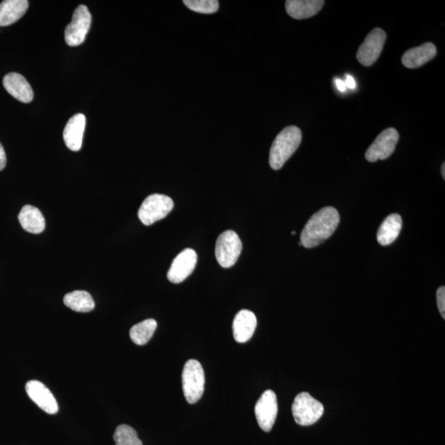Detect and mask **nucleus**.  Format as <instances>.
<instances>
[{
    "mask_svg": "<svg viewBox=\"0 0 445 445\" xmlns=\"http://www.w3.org/2000/svg\"><path fill=\"white\" fill-rule=\"evenodd\" d=\"M340 222L337 209L325 207L314 213L301 233L300 243L306 248L320 245L333 234Z\"/></svg>",
    "mask_w": 445,
    "mask_h": 445,
    "instance_id": "obj_1",
    "label": "nucleus"
},
{
    "mask_svg": "<svg viewBox=\"0 0 445 445\" xmlns=\"http://www.w3.org/2000/svg\"><path fill=\"white\" fill-rule=\"evenodd\" d=\"M302 141V132L297 126L290 125L277 135L270 150L269 163L274 170L281 169Z\"/></svg>",
    "mask_w": 445,
    "mask_h": 445,
    "instance_id": "obj_2",
    "label": "nucleus"
},
{
    "mask_svg": "<svg viewBox=\"0 0 445 445\" xmlns=\"http://www.w3.org/2000/svg\"><path fill=\"white\" fill-rule=\"evenodd\" d=\"M202 365L195 360L186 362L182 371V390L187 403L194 404L202 399L204 390Z\"/></svg>",
    "mask_w": 445,
    "mask_h": 445,
    "instance_id": "obj_3",
    "label": "nucleus"
},
{
    "mask_svg": "<svg viewBox=\"0 0 445 445\" xmlns=\"http://www.w3.org/2000/svg\"><path fill=\"white\" fill-rule=\"evenodd\" d=\"M324 405L308 392L297 395L292 405L295 422L303 426L313 425L324 415Z\"/></svg>",
    "mask_w": 445,
    "mask_h": 445,
    "instance_id": "obj_4",
    "label": "nucleus"
},
{
    "mask_svg": "<svg viewBox=\"0 0 445 445\" xmlns=\"http://www.w3.org/2000/svg\"><path fill=\"white\" fill-rule=\"evenodd\" d=\"M174 207L169 196L161 194L148 195L139 209V219L146 226L155 224L167 216Z\"/></svg>",
    "mask_w": 445,
    "mask_h": 445,
    "instance_id": "obj_5",
    "label": "nucleus"
},
{
    "mask_svg": "<svg viewBox=\"0 0 445 445\" xmlns=\"http://www.w3.org/2000/svg\"><path fill=\"white\" fill-rule=\"evenodd\" d=\"M243 250V243L238 235L232 230H227L218 238L216 244V257L224 268H232L237 263Z\"/></svg>",
    "mask_w": 445,
    "mask_h": 445,
    "instance_id": "obj_6",
    "label": "nucleus"
},
{
    "mask_svg": "<svg viewBox=\"0 0 445 445\" xmlns=\"http://www.w3.org/2000/svg\"><path fill=\"white\" fill-rule=\"evenodd\" d=\"M91 16L88 7L78 6L74 10L73 19L64 30V39L69 46H77L84 43L91 27Z\"/></svg>",
    "mask_w": 445,
    "mask_h": 445,
    "instance_id": "obj_7",
    "label": "nucleus"
},
{
    "mask_svg": "<svg viewBox=\"0 0 445 445\" xmlns=\"http://www.w3.org/2000/svg\"><path fill=\"white\" fill-rule=\"evenodd\" d=\"M399 141V134L394 128H387L375 139L367 151L365 158L370 163L377 162L378 160H385L394 152L396 143Z\"/></svg>",
    "mask_w": 445,
    "mask_h": 445,
    "instance_id": "obj_8",
    "label": "nucleus"
},
{
    "mask_svg": "<svg viewBox=\"0 0 445 445\" xmlns=\"http://www.w3.org/2000/svg\"><path fill=\"white\" fill-rule=\"evenodd\" d=\"M387 35L381 28H374L368 34L357 51L356 58L364 67H371L381 56Z\"/></svg>",
    "mask_w": 445,
    "mask_h": 445,
    "instance_id": "obj_9",
    "label": "nucleus"
},
{
    "mask_svg": "<svg viewBox=\"0 0 445 445\" xmlns=\"http://www.w3.org/2000/svg\"><path fill=\"white\" fill-rule=\"evenodd\" d=\"M278 403L276 394L272 390L265 391L255 405V414L260 428L265 432L272 430L276 422Z\"/></svg>",
    "mask_w": 445,
    "mask_h": 445,
    "instance_id": "obj_10",
    "label": "nucleus"
},
{
    "mask_svg": "<svg viewBox=\"0 0 445 445\" xmlns=\"http://www.w3.org/2000/svg\"><path fill=\"white\" fill-rule=\"evenodd\" d=\"M198 263V254L193 250L186 248L176 256L168 272L169 281L179 283L184 281L193 272Z\"/></svg>",
    "mask_w": 445,
    "mask_h": 445,
    "instance_id": "obj_11",
    "label": "nucleus"
},
{
    "mask_svg": "<svg viewBox=\"0 0 445 445\" xmlns=\"http://www.w3.org/2000/svg\"><path fill=\"white\" fill-rule=\"evenodd\" d=\"M26 392L30 399L43 411L51 415L58 413V401L44 383L37 381H30L26 385Z\"/></svg>",
    "mask_w": 445,
    "mask_h": 445,
    "instance_id": "obj_12",
    "label": "nucleus"
},
{
    "mask_svg": "<svg viewBox=\"0 0 445 445\" xmlns=\"http://www.w3.org/2000/svg\"><path fill=\"white\" fill-rule=\"evenodd\" d=\"M4 88L12 97L24 103L33 101L34 94L32 87L26 78L20 73H10L6 74L3 80Z\"/></svg>",
    "mask_w": 445,
    "mask_h": 445,
    "instance_id": "obj_13",
    "label": "nucleus"
},
{
    "mask_svg": "<svg viewBox=\"0 0 445 445\" xmlns=\"http://www.w3.org/2000/svg\"><path fill=\"white\" fill-rule=\"evenodd\" d=\"M257 320L254 313L247 309L239 311L234 317L233 333L235 341L244 343L250 341L255 333Z\"/></svg>",
    "mask_w": 445,
    "mask_h": 445,
    "instance_id": "obj_14",
    "label": "nucleus"
},
{
    "mask_svg": "<svg viewBox=\"0 0 445 445\" xmlns=\"http://www.w3.org/2000/svg\"><path fill=\"white\" fill-rule=\"evenodd\" d=\"M86 125V117L78 113L71 117L65 125L63 137L65 145L72 151L80 150Z\"/></svg>",
    "mask_w": 445,
    "mask_h": 445,
    "instance_id": "obj_15",
    "label": "nucleus"
},
{
    "mask_svg": "<svg viewBox=\"0 0 445 445\" xmlns=\"http://www.w3.org/2000/svg\"><path fill=\"white\" fill-rule=\"evenodd\" d=\"M436 53L437 50L433 43L426 42L405 51L401 58V62L405 67L409 69L419 68L433 59Z\"/></svg>",
    "mask_w": 445,
    "mask_h": 445,
    "instance_id": "obj_16",
    "label": "nucleus"
},
{
    "mask_svg": "<svg viewBox=\"0 0 445 445\" xmlns=\"http://www.w3.org/2000/svg\"><path fill=\"white\" fill-rule=\"evenodd\" d=\"M322 0H288L287 14L295 19H306L316 15L324 6Z\"/></svg>",
    "mask_w": 445,
    "mask_h": 445,
    "instance_id": "obj_17",
    "label": "nucleus"
},
{
    "mask_svg": "<svg viewBox=\"0 0 445 445\" xmlns=\"http://www.w3.org/2000/svg\"><path fill=\"white\" fill-rule=\"evenodd\" d=\"M27 0H6L0 3V27H7L16 23L27 12Z\"/></svg>",
    "mask_w": 445,
    "mask_h": 445,
    "instance_id": "obj_18",
    "label": "nucleus"
},
{
    "mask_svg": "<svg viewBox=\"0 0 445 445\" xmlns=\"http://www.w3.org/2000/svg\"><path fill=\"white\" fill-rule=\"evenodd\" d=\"M19 220L23 229L30 234H41L46 228L45 218L40 209L30 204L21 209Z\"/></svg>",
    "mask_w": 445,
    "mask_h": 445,
    "instance_id": "obj_19",
    "label": "nucleus"
},
{
    "mask_svg": "<svg viewBox=\"0 0 445 445\" xmlns=\"http://www.w3.org/2000/svg\"><path fill=\"white\" fill-rule=\"evenodd\" d=\"M403 228V220L398 213L388 216L379 227L377 239L379 244L387 246L394 243Z\"/></svg>",
    "mask_w": 445,
    "mask_h": 445,
    "instance_id": "obj_20",
    "label": "nucleus"
},
{
    "mask_svg": "<svg viewBox=\"0 0 445 445\" xmlns=\"http://www.w3.org/2000/svg\"><path fill=\"white\" fill-rule=\"evenodd\" d=\"M64 303L72 311L80 313H89L94 311L95 302L89 292L76 290L64 296Z\"/></svg>",
    "mask_w": 445,
    "mask_h": 445,
    "instance_id": "obj_21",
    "label": "nucleus"
},
{
    "mask_svg": "<svg viewBox=\"0 0 445 445\" xmlns=\"http://www.w3.org/2000/svg\"><path fill=\"white\" fill-rule=\"evenodd\" d=\"M157 322L155 320H146L134 325L130 331V338L134 343L143 346L150 341L157 329Z\"/></svg>",
    "mask_w": 445,
    "mask_h": 445,
    "instance_id": "obj_22",
    "label": "nucleus"
},
{
    "mask_svg": "<svg viewBox=\"0 0 445 445\" xmlns=\"http://www.w3.org/2000/svg\"><path fill=\"white\" fill-rule=\"evenodd\" d=\"M113 439L116 445H143L137 432L128 425H121L117 427Z\"/></svg>",
    "mask_w": 445,
    "mask_h": 445,
    "instance_id": "obj_23",
    "label": "nucleus"
},
{
    "mask_svg": "<svg viewBox=\"0 0 445 445\" xmlns=\"http://www.w3.org/2000/svg\"><path fill=\"white\" fill-rule=\"evenodd\" d=\"M183 3L190 10L199 14L212 15L219 10V1L217 0H184Z\"/></svg>",
    "mask_w": 445,
    "mask_h": 445,
    "instance_id": "obj_24",
    "label": "nucleus"
},
{
    "mask_svg": "<svg viewBox=\"0 0 445 445\" xmlns=\"http://www.w3.org/2000/svg\"><path fill=\"white\" fill-rule=\"evenodd\" d=\"M436 298H437V305L439 311L442 314V317L445 318V288L444 286L439 287L437 293H436Z\"/></svg>",
    "mask_w": 445,
    "mask_h": 445,
    "instance_id": "obj_25",
    "label": "nucleus"
},
{
    "mask_svg": "<svg viewBox=\"0 0 445 445\" xmlns=\"http://www.w3.org/2000/svg\"><path fill=\"white\" fill-rule=\"evenodd\" d=\"M6 163L7 158L6 151H4L3 147L1 145V143H0V171H2V170L6 168Z\"/></svg>",
    "mask_w": 445,
    "mask_h": 445,
    "instance_id": "obj_26",
    "label": "nucleus"
},
{
    "mask_svg": "<svg viewBox=\"0 0 445 445\" xmlns=\"http://www.w3.org/2000/svg\"><path fill=\"white\" fill-rule=\"evenodd\" d=\"M344 82V85H346L347 88L350 89H355L356 88V82L355 80V78L351 76H347L346 81Z\"/></svg>",
    "mask_w": 445,
    "mask_h": 445,
    "instance_id": "obj_27",
    "label": "nucleus"
},
{
    "mask_svg": "<svg viewBox=\"0 0 445 445\" xmlns=\"http://www.w3.org/2000/svg\"><path fill=\"white\" fill-rule=\"evenodd\" d=\"M335 86H337V88L338 89L339 91H346L347 90V87L346 85H344V82L341 80V78H335Z\"/></svg>",
    "mask_w": 445,
    "mask_h": 445,
    "instance_id": "obj_28",
    "label": "nucleus"
},
{
    "mask_svg": "<svg viewBox=\"0 0 445 445\" xmlns=\"http://www.w3.org/2000/svg\"><path fill=\"white\" fill-rule=\"evenodd\" d=\"M442 173L443 178L445 179V164L444 163L442 167Z\"/></svg>",
    "mask_w": 445,
    "mask_h": 445,
    "instance_id": "obj_29",
    "label": "nucleus"
},
{
    "mask_svg": "<svg viewBox=\"0 0 445 445\" xmlns=\"http://www.w3.org/2000/svg\"><path fill=\"white\" fill-rule=\"evenodd\" d=\"M295 234L296 233L295 232V231H293V232H292V234H293V235H295Z\"/></svg>",
    "mask_w": 445,
    "mask_h": 445,
    "instance_id": "obj_30",
    "label": "nucleus"
}]
</instances>
